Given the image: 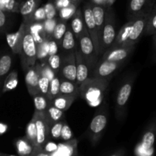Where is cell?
<instances>
[{
    "label": "cell",
    "mask_w": 156,
    "mask_h": 156,
    "mask_svg": "<svg viewBox=\"0 0 156 156\" xmlns=\"http://www.w3.org/2000/svg\"><path fill=\"white\" fill-rule=\"evenodd\" d=\"M15 1L16 2H21V0H15Z\"/></svg>",
    "instance_id": "cell-56"
},
{
    "label": "cell",
    "mask_w": 156,
    "mask_h": 156,
    "mask_svg": "<svg viewBox=\"0 0 156 156\" xmlns=\"http://www.w3.org/2000/svg\"><path fill=\"white\" fill-rule=\"evenodd\" d=\"M1 84H2V82H1V81H0V87H1Z\"/></svg>",
    "instance_id": "cell-57"
},
{
    "label": "cell",
    "mask_w": 156,
    "mask_h": 156,
    "mask_svg": "<svg viewBox=\"0 0 156 156\" xmlns=\"http://www.w3.org/2000/svg\"><path fill=\"white\" fill-rule=\"evenodd\" d=\"M7 129V125L0 123V134H3Z\"/></svg>",
    "instance_id": "cell-52"
},
{
    "label": "cell",
    "mask_w": 156,
    "mask_h": 156,
    "mask_svg": "<svg viewBox=\"0 0 156 156\" xmlns=\"http://www.w3.org/2000/svg\"><path fill=\"white\" fill-rule=\"evenodd\" d=\"M49 87H50V80L45 76H39L38 88H39L40 93L47 97L49 93Z\"/></svg>",
    "instance_id": "cell-42"
},
{
    "label": "cell",
    "mask_w": 156,
    "mask_h": 156,
    "mask_svg": "<svg viewBox=\"0 0 156 156\" xmlns=\"http://www.w3.org/2000/svg\"><path fill=\"white\" fill-rule=\"evenodd\" d=\"M140 145L146 149H151L154 148V143H155V133L152 130L147 131L143 136Z\"/></svg>",
    "instance_id": "cell-37"
},
{
    "label": "cell",
    "mask_w": 156,
    "mask_h": 156,
    "mask_svg": "<svg viewBox=\"0 0 156 156\" xmlns=\"http://www.w3.org/2000/svg\"><path fill=\"white\" fill-rule=\"evenodd\" d=\"M153 154L154 148L146 149L140 145V143L137 144L136 147L135 148L136 156H153Z\"/></svg>",
    "instance_id": "cell-45"
},
{
    "label": "cell",
    "mask_w": 156,
    "mask_h": 156,
    "mask_svg": "<svg viewBox=\"0 0 156 156\" xmlns=\"http://www.w3.org/2000/svg\"><path fill=\"white\" fill-rule=\"evenodd\" d=\"M59 16H60V19L66 21L73 17L75 12H76V4L74 3H71L69 6L62 9H59Z\"/></svg>",
    "instance_id": "cell-40"
},
{
    "label": "cell",
    "mask_w": 156,
    "mask_h": 156,
    "mask_svg": "<svg viewBox=\"0 0 156 156\" xmlns=\"http://www.w3.org/2000/svg\"><path fill=\"white\" fill-rule=\"evenodd\" d=\"M56 18H53V19H46L45 21L43 22L44 24V28L46 32V35L48 38H52V34H53V31L54 29L55 26H56Z\"/></svg>",
    "instance_id": "cell-43"
},
{
    "label": "cell",
    "mask_w": 156,
    "mask_h": 156,
    "mask_svg": "<svg viewBox=\"0 0 156 156\" xmlns=\"http://www.w3.org/2000/svg\"><path fill=\"white\" fill-rule=\"evenodd\" d=\"M66 122L65 119H62L60 121L54 122L50 125L49 128V134H50V139H60V133L62 127L63 125L64 122Z\"/></svg>",
    "instance_id": "cell-36"
},
{
    "label": "cell",
    "mask_w": 156,
    "mask_h": 156,
    "mask_svg": "<svg viewBox=\"0 0 156 156\" xmlns=\"http://www.w3.org/2000/svg\"><path fill=\"white\" fill-rule=\"evenodd\" d=\"M70 2H71L72 3H74V4H76V2H79V1H81V0H69Z\"/></svg>",
    "instance_id": "cell-55"
},
{
    "label": "cell",
    "mask_w": 156,
    "mask_h": 156,
    "mask_svg": "<svg viewBox=\"0 0 156 156\" xmlns=\"http://www.w3.org/2000/svg\"><path fill=\"white\" fill-rule=\"evenodd\" d=\"M71 2L69 0H56L55 3V8L56 9H61L62 8L67 7L71 4Z\"/></svg>",
    "instance_id": "cell-49"
},
{
    "label": "cell",
    "mask_w": 156,
    "mask_h": 156,
    "mask_svg": "<svg viewBox=\"0 0 156 156\" xmlns=\"http://www.w3.org/2000/svg\"><path fill=\"white\" fill-rule=\"evenodd\" d=\"M82 15H83V20L84 23H85V28H86L88 33L89 34L91 40H92L96 52H97L98 54L99 55L98 37L97 28H96V24L95 21H94V15H93L92 10H91V3L86 4L84 6Z\"/></svg>",
    "instance_id": "cell-9"
},
{
    "label": "cell",
    "mask_w": 156,
    "mask_h": 156,
    "mask_svg": "<svg viewBox=\"0 0 156 156\" xmlns=\"http://www.w3.org/2000/svg\"><path fill=\"white\" fill-rule=\"evenodd\" d=\"M73 33L76 39L80 37V35L86 30L83 20V15L81 10H76L74 15L71 18V23H70Z\"/></svg>",
    "instance_id": "cell-20"
},
{
    "label": "cell",
    "mask_w": 156,
    "mask_h": 156,
    "mask_svg": "<svg viewBox=\"0 0 156 156\" xmlns=\"http://www.w3.org/2000/svg\"><path fill=\"white\" fill-rule=\"evenodd\" d=\"M47 61H48V65L51 67V69L54 71V73L56 74H59L61 64L60 55L58 53L56 54L50 55L47 58Z\"/></svg>",
    "instance_id": "cell-39"
},
{
    "label": "cell",
    "mask_w": 156,
    "mask_h": 156,
    "mask_svg": "<svg viewBox=\"0 0 156 156\" xmlns=\"http://www.w3.org/2000/svg\"><path fill=\"white\" fill-rule=\"evenodd\" d=\"M149 14L138 15V16L133 18V22L132 28H131L130 34H129V36L124 47L134 46L138 43L142 36L145 34Z\"/></svg>",
    "instance_id": "cell-5"
},
{
    "label": "cell",
    "mask_w": 156,
    "mask_h": 156,
    "mask_svg": "<svg viewBox=\"0 0 156 156\" xmlns=\"http://www.w3.org/2000/svg\"><path fill=\"white\" fill-rule=\"evenodd\" d=\"M50 156H77L78 141L73 139L68 142L58 143L57 148L55 151L49 154Z\"/></svg>",
    "instance_id": "cell-15"
},
{
    "label": "cell",
    "mask_w": 156,
    "mask_h": 156,
    "mask_svg": "<svg viewBox=\"0 0 156 156\" xmlns=\"http://www.w3.org/2000/svg\"><path fill=\"white\" fill-rule=\"evenodd\" d=\"M134 46L130 47H110L104 53L100 61H109L114 62H123L133 50Z\"/></svg>",
    "instance_id": "cell-11"
},
{
    "label": "cell",
    "mask_w": 156,
    "mask_h": 156,
    "mask_svg": "<svg viewBox=\"0 0 156 156\" xmlns=\"http://www.w3.org/2000/svg\"><path fill=\"white\" fill-rule=\"evenodd\" d=\"M24 28H25V24L22 22L18 32L6 35V41H7L9 47H10L11 50L14 54H19Z\"/></svg>",
    "instance_id": "cell-16"
},
{
    "label": "cell",
    "mask_w": 156,
    "mask_h": 156,
    "mask_svg": "<svg viewBox=\"0 0 156 156\" xmlns=\"http://www.w3.org/2000/svg\"><path fill=\"white\" fill-rule=\"evenodd\" d=\"M59 87H60V76H59V74H57L50 81L49 93L47 96L50 101H51L53 98L59 94Z\"/></svg>",
    "instance_id": "cell-33"
},
{
    "label": "cell",
    "mask_w": 156,
    "mask_h": 156,
    "mask_svg": "<svg viewBox=\"0 0 156 156\" xmlns=\"http://www.w3.org/2000/svg\"><path fill=\"white\" fill-rule=\"evenodd\" d=\"M47 19H53L55 18L56 15V9L55 6L52 3H47L44 7Z\"/></svg>",
    "instance_id": "cell-46"
},
{
    "label": "cell",
    "mask_w": 156,
    "mask_h": 156,
    "mask_svg": "<svg viewBox=\"0 0 156 156\" xmlns=\"http://www.w3.org/2000/svg\"><path fill=\"white\" fill-rule=\"evenodd\" d=\"M39 0H27L19 7V12L24 17L23 22L27 24L30 21L34 12L36 10Z\"/></svg>",
    "instance_id": "cell-23"
},
{
    "label": "cell",
    "mask_w": 156,
    "mask_h": 156,
    "mask_svg": "<svg viewBox=\"0 0 156 156\" xmlns=\"http://www.w3.org/2000/svg\"><path fill=\"white\" fill-rule=\"evenodd\" d=\"M74 54L76 66V84L79 87L85 80L89 77L90 71L78 47L75 48Z\"/></svg>",
    "instance_id": "cell-14"
},
{
    "label": "cell",
    "mask_w": 156,
    "mask_h": 156,
    "mask_svg": "<svg viewBox=\"0 0 156 156\" xmlns=\"http://www.w3.org/2000/svg\"><path fill=\"white\" fill-rule=\"evenodd\" d=\"M48 41L47 38L37 45V61H44L48 58Z\"/></svg>",
    "instance_id": "cell-38"
},
{
    "label": "cell",
    "mask_w": 156,
    "mask_h": 156,
    "mask_svg": "<svg viewBox=\"0 0 156 156\" xmlns=\"http://www.w3.org/2000/svg\"><path fill=\"white\" fill-rule=\"evenodd\" d=\"M2 84V93L10 91L16 88L18 85V72L13 70L11 73H9L3 80Z\"/></svg>",
    "instance_id": "cell-30"
},
{
    "label": "cell",
    "mask_w": 156,
    "mask_h": 156,
    "mask_svg": "<svg viewBox=\"0 0 156 156\" xmlns=\"http://www.w3.org/2000/svg\"><path fill=\"white\" fill-rule=\"evenodd\" d=\"M25 137L29 140V142L34 145V147L36 146V139H37V131L36 126H35L34 120L32 118L26 128V136Z\"/></svg>",
    "instance_id": "cell-35"
},
{
    "label": "cell",
    "mask_w": 156,
    "mask_h": 156,
    "mask_svg": "<svg viewBox=\"0 0 156 156\" xmlns=\"http://www.w3.org/2000/svg\"><path fill=\"white\" fill-rule=\"evenodd\" d=\"M57 143H55V142H52V141L48 140L45 144H44V146L42 147V149L44 150L45 152H47V154H50V153L56 151V148H57Z\"/></svg>",
    "instance_id": "cell-48"
},
{
    "label": "cell",
    "mask_w": 156,
    "mask_h": 156,
    "mask_svg": "<svg viewBox=\"0 0 156 156\" xmlns=\"http://www.w3.org/2000/svg\"><path fill=\"white\" fill-rule=\"evenodd\" d=\"M12 58L10 54H3L0 57V81L4 80L5 76L9 74L12 67Z\"/></svg>",
    "instance_id": "cell-28"
},
{
    "label": "cell",
    "mask_w": 156,
    "mask_h": 156,
    "mask_svg": "<svg viewBox=\"0 0 156 156\" xmlns=\"http://www.w3.org/2000/svg\"><path fill=\"white\" fill-rule=\"evenodd\" d=\"M15 148L19 156H30L34 151V145L24 136L17 139L15 142Z\"/></svg>",
    "instance_id": "cell-26"
},
{
    "label": "cell",
    "mask_w": 156,
    "mask_h": 156,
    "mask_svg": "<svg viewBox=\"0 0 156 156\" xmlns=\"http://www.w3.org/2000/svg\"><path fill=\"white\" fill-rule=\"evenodd\" d=\"M33 100L34 104L35 112H38V113H43L48 108L50 104L51 103L50 99L47 96L40 93L33 96Z\"/></svg>",
    "instance_id": "cell-29"
},
{
    "label": "cell",
    "mask_w": 156,
    "mask_h": 156,
    "mask_svg": "<svg viewBox=\"0 0 156 156\" xmlns=\"http://www.w3.org/2000/svg\"><path fill=\"white\" fill-rule=\"evenodd\" d=\"M59 73V76L62 79L76 84V66L74 52L67 53L65 57L61 58Z\"/></svg>",
    "instance_id": "cell-7"
},
{
    "label": "cell",
    "mask_w": 156,
    "mask_h": 156,
    "mask_svg": "<svg viewBox=\"0 0 156 156\" xmlns=\"http://www.w3.org/2000/svg\"><path fill=\"white\" fill-rule=\"evenodd\" d=\"M154 5V0H129L128 7L129 19L138 15L149 14Z\"/></svg>",
    "instance_id": "cell-12"
},
{
    "label": "cell",
    "mask_w": 156,
    "mask_h": 156,
    "mask_svg": "<svg viewBox=\"0 0 156 156\" xmlns=\"http://www.w3.org/2000/svg\"><path fill=\"white\" fill-rule=\"evenodd\" d=\"M91 10H92L93 15H94V21H95L98 37L99 46H100L102 30H103L104 24H105V12H105V6H101V5L91 3Z\"/></svg>",
    "instance_id": "cell-17"
},
{
    "label": "cell",
    "mask_w": 156,
    "mask_h": 156,
    "mask_svg": "<svg viewBox=\"0 0 156 156\" xmlns=\"http://www.w3.org/2000/svg\"><path fill=\"white\" fill-rule=\"evenodd\" d=\"M107 123H108V118L105 114L101 113L93 118L89 125L91 142L93 144L97 143L98 141L99 140L102 132L106 127Z\"/></svg>",
    "instance_id": "cell-13"
},
{
    "label": "cell",
    "mask_w": 156,
    "mask_h": 156,
    "mask_svg": "<svg viewBox=\"0 0 156 156\" xmlns=\"http://www.w3.org/2000/svg\"><path fill=\"white\" fill-rule=\"evenodd\" d=\"M30 156H50V155H49V154H47V152H45L42 148H37V147H34L33 152L31 153V154H30Z\"/></svg>",
    "instance_id": "cell-50"
},
{
    "label": "cell",
    "mask_w": 156,
    "mask_h": 156,
    "mask_svg": "<svg viewBox=\"0 0 156 156\" xmlns=\"http://www.w3.org/2000/svg\"><path fill=\"white\" fill-rule=\"evenodd\" d=\"M133 22V18L129 19V21L126 24L122 26L121 28L119 30L118 34L116 35L115 39L111 47H124L129 36V34H130Z\"/></svg>",
    "instance_id": "cell-19"
},
{
    "label": "cell",
    "mask_w": 156,
    "mask_h": 156,
    "mask_svg": "<svg viewBox=\"0 0 156 156\" xmlns=\"http://www.w3.org/2000/svg\"><path fill=\"white\" fill-rule=\"evenodd\" d=\"M6 24V15L3 10L0 9V29H2Z\"/></svg>",
    "instance_id": "cell-51"
},
{
    "label": "cell",
    "mask_w": 156,
    "mask_h": 156,
    "mask_svg": "<svg viewBox=\"0 0 156 156\" xmlns=\"http://www.w3.org/2000/svg\"><path fill=\"white\" fill-rule=\"evenodd\" d=\"M156 33V13L155 5L152 7L150 13L148 16L147 22L145 30V35H155Z\"/></svg>",
    "instance_id": "cell-32"
},
{
    "label": "cell",
    "mask_w": 156,
    "mask_h": 156,
    "mask_svg": "<svg viewBox=\"0 0 156 156\" xmlns=\"http://www.w3.org/2000/svg\"><path fill=\"white\" fill-rule=\"evenodd\" d=\"M116 27L114 22V15L111 10L105 12V24L101 33L100 46H99V54H104L108 49L111 47L116 38Z\"/></svg>",
    "instance_id": "cell-4"
},
{
    "label": "cell",
    "mask_w": 156,
    "mask_h": 156,
    "mask_svg": "<svg viewBox=\"0 0 156 156\" xmlns=\"http://www.w3.org/2000/svg\"><path fill=\"white\" fill-rule=\"evenodd\" d=\"M66 28L67 24L65 21L60 19L56 22V26L53 31V34H52V38L57 43L58 45H60L61 40L66 31Z\"/></svg>",
    "instance_id": "cell-31"
},
{
    "label": "cell",
    "mask_w": 156,
    "mask_h": 156,
    "mask_svg": "<svg viewBox=\"0 0 156 156\" xmlns=\"http://www.w3.org/2000/svg\"><path fill=\"white\" fill-rule=\"evenodd\" d=\"M34 120L35 126L37 131V139H36V146L37 148H42L44 144L50 140V134H49V128L50 125L45 118L43 116L42 113L35 112L32 117Z\"/></svg>",
    "instance_id": "cell-6"
},
{
    "label": "cell",
    "mask_w": 156,
    "mask_h": 156,
    "mask_svg": "<svg viewBox=\"0 0 156 156\" xmlns=\"http://www.w3.org/2000/svg\"><path fill=\"white\" fill-rule=\"evenodd\" d=\"M79 48L82 58L85 60L89 71L91 72L98 61V54L96 52L94 44L87 30H85L78 38Z\"/></svg>",
    "instance_id": "cell-3"
},
{
    "label": "cell",
    "mask_w": 156,
    "mask_h": 156,
    "mask_svg": "<svg viewBox=\"0 0 156 156\" xmlns=\"http://www.w3.org/2000/svg\"><path fill=\"white\" fill-rule=\"evenodd\" d=\"M46 19H47V18H46L44 7H41L36 9V10L34 12L33 15H32L30 21L27 24H30L32 22H44Z\"/></svg>",
    "instance_id": "cell-41"
},
{
    "label": "cell",
    "mask_w": 156,
    "mask_h": 156,
    "mask_svg": "<svg viewBox=\"0 0 156 156\" xmlns=\"http://www.w3.org/2000/svg\"><path fill=\"white\" fill-rule=\"evenodd\" d=\"M60 139H62L63 142H68V141L73 139V132H72L70 127L69 126L68 124L66 122H64L63 125H62V129H61Z\"/></svg>",
    "instance_id": "cell-44"
},
{
    "label": "cell",
    "mask_w": 156,
    "mask_h": 156,
    "mask_svg": "<svg viewBox=\"0 0 156 156\" xmlns=\"http://www.w3.org/2000/svg\"><path fill=\"white\" fill-rule=\"evenodd\" d=\"M78 96L76 95H64L59 94L57 96L53 98L50 102L52 105L54 106L56 108L65 112L71 106L73 102L76 100Z\"/></svg>",
    "instance_id": "cell-21"
},
{
    "label": "cell",
    "mask_w": 156,
    "mask_h": 156,
    "mask_svg": "<svg viewBox=\"0 0 156 156\" xmlns=\"http://www.w3.org/2000/svg\"><path fill=\"white\" fill-rule=\"evenodd\" d=\"M42 114L50 125L51 124L54 123V122H56L58 121H60L62 119H65L64 112L59 110V109L56 108L51 103L50 104L48 108L45 111L43 112Z\"/></svg>",
    "instance_id": "cell-24"
},
{
    "label": "cell",
    "mask_w": 156,
    "mask_h": 156,
    "mask_svg": "<svg viewBox=\"0 0 156 156\" xmlns=\"http://www.w3.org/2000/svg\"><path fill=\"white\" fill-rule=\"evenodd\" d=\"M110 156H124V153L121 151H117V152L114 153V154H111V155H110Z\"/></svg>",
    "instance_id": "cell-53"
},
{
    "label": "cell",
    "mask_w": 156,
    "mask_h": 156,
    "mask_svg": "<svg viewBox=\"0 0 156 156\" xmlns=\"http://www.w3.org/2000/svg\"><path fill=\"white\" fill-rule=\"evenodd\" d=\"M27 24L28 27L29 32L31 34L37 45L41 44L44 40L48 38L46 35L45 31H44L43 22H32L30 24Z\"/></svg>",
    "instance_id": "cell-22"
},
{
    "label": "cell",
    "mask_w": 156,
    "mask_h": 156,
    "mask_svg": "<svg viewBox=\"0 0 156 156\" xmlns=\"http://www.w3.org/2000/svg\"><path fill=\"white\" fill-rule=\"evenodd\" d=\"M132 89L133 83L131 81L124 83L119 89L116 98V116L119 120L124 116L123 114L125 113L126 104L132 93Z\"/></svg>",
    "instance_id": "cell-8"
},
{
    "label": "cell",
    "mask_w": 156,
    "mask_h": 156,
    "mask_svg": "<svg viewBox=\"0 0 156 156\" xmlns=\"http://www.w3.org/2000/svg\"><path fill=\"white\" fill-rule=\"evenodd\" d=\"M60 46L62 47V50L66 51L67 53L74 52L75 48H76V38L73 35L70 24L67 26L66 31L61 40Z\"/></svg>",
    "instance_id": "cell-25"
},
{
    "label": "cell",
    "mask_w": 156,
    "mask_h": 156,
    "mask_svg": "<svg viewBox=\"0 0 156 156\" xmlns=\"http://www.w3.org/2000/svg\"><path fill=\"white\" fill-rule=\"evenodd\" d=\"M34 67L37 70L40 76H45L50 81L52 79H53L56 75H57L54 73V71L52 70L51 67L48 65V64H40L37 62H36Z\"/></svg>",
    "instance_id": "cell-34"
},
{
    "label": "cell",
    "mask_w": 156,
    "mask_h": 156,
    "mask_svg": "<svg viewBox=\"0 0 156 156\" xmlns=\"http://www.w3.org/2000/svg\"><path fill=\"white\" fill-rule=\"evenodd\" d=\"M39 73L35 67H30L26 71L25 83L27 90L32 96L40 93L38 88V80H39Z\"/></svg>",
    "instance_id": "cell-18"
},
{
    "label": "cell",
    "mask_w": 156,
    "mask_h": 156,
    "mask_svg": "<svg viewBox=\"0 0 156 156\" xmlns=\"http://www.w3.org/2000/svg\"><path fill=\"white\" fill-rule=\"evenodd\" d=\"M123 62L99 61L91 70V77L110 79L111 75L121 66Z\"/></svg>",
    "instance_id": "cell-10"
},
{
    "label": "cell",
    "mask_w": 156,
    "mask_h": 156,
    "mask_svg": "<svg viewBox=\"0 0 156 156\" xmlns=\"http://www.w3.org/2000/svg\"><path fill=\"white\" fill-rule=\"evenodd\" d=\"M108 80L88 77L79 87V96L91 106H98L103 101L105 92L108 87Z\"/></svg>",
    "instance_id": "cell-1"
},
{
    "label": "cell",
    "mask_w": 156,
    "mask_h": 156,
    "mask_svg": "<svg viewBox=\"0 0 156 156\" xmlns=\"http://www.w3.org/2000/svg\"><path fill=\"white\" fill-rule=\"evenodd\" d=\"M0 156H18L15 154H5V153L0 152Z\"/></svg>",
    "instance_id": "cell-54"
},
{
    "label": "cell",
    "mask_w": 156,
    "mask_h": 156,
    "mask_svg": "<svg viewBox=\"0 0 156 156\" xmlns=\"http://www.w3.org/2000/svg\"><path fill=\"white\" fill-rule=\"evenodd\" d=\"M59 94L64 95H79V87L76 83L71 82L60 77Z\"/></svg>",
    "instance_id": "cell-27"
},
{
    "label": "cell",
    "mask_w": 156,
    "mask_h": 156,
    "mask_svg": "<svg viewBox=\"0 0 156 156\" xmlns=\"http://www.w3.org/2000/svg\"><path fill=\"white\" fill-rule=\"evenodd\" d=\"M58 44L52 38H49L48 41V56L56 54L58 53Z\"/></svg>",
    "instance_id": "cell-47"
},
{
    "label": "cell",
    "mask_w": 156,
    "mask_h": 156,
    "mask_svg": "<svg viewBox=\"0 0 156 156\" xmlns=\"http://www.w3.org/2000/svg\"><path fill=\"white\" fill-rule=\"evenodd\" d=\"M19 54L21 55L23 68L25 71L35 65L37 62V44L27 24H25Z\"/></svg>",
    "instance_id": "cell-2"
}]
</instances>
